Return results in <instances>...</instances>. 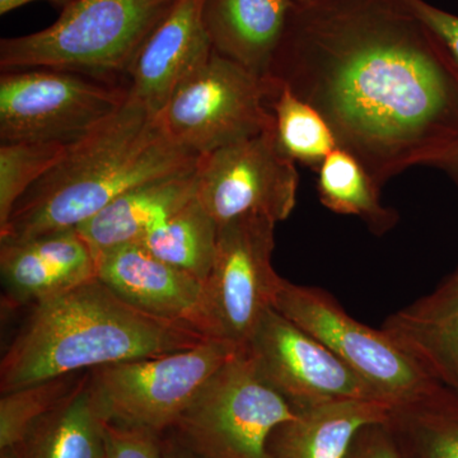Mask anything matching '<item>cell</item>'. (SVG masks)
Here are the masks:
<instances>
[{"mask_svg": "<svg viewBox=\"0 0 458 458\" xmlns=\"http://www.w3.org/2000/svg\"><path fill=\"white\" fill-rule=\"evenodd\" d=\"M379 189L458 144V64L408 0L295 3L269 73Z\"/></svg>", "mask_w": 458, "mask_h": 458, "instance_id": "6da1fadb", "label": "cell"}, {"mask_svg": "<svg viewBox=\"0 0 458 458\" xmlns=\"http://www.w3.org/2000/svg\"><path fill=\"white\" fill-rule=\"evenodd\" d=\"M198 155L171 140L157 114L129 93L116 113L41 177L0 228V242L75 229L132 188L197 170Z\"/></svg>", "mask_w": 458, "mask_h": 458, "instance_id": "7a4b0ae2", "label": "cell"}, {"mask_svg": "<svg viewBox=\"0 0 458 458\" xmlns=\"http://www.w3.org/2000/svg\"><path fill=\"white\" fill-rule=\"evenodd\" d=\"M207 339L134 309L96 276L32 306L3 355L0 391L182 351Z\"/></svg>", "mask_w": 458, "mask_h": 458, "instance_id": "3957f363", "label": "cell"}, {"mask_svg": "<svg viewBox=\"0 0 458 458\" xmlns=\"http://www.w3.org/2000/svg\"><path fill=\"white\" fill-rule=\"evenodd\" d=\"M177 0H74L47 29L2 38L0 69L49 68L126 75Z\"/></svg>", "mask_w": 458, "mask_h": 458, "instance_id": "277c9868", "label": "cell"}, {"mask_svg": "<svg viewBox=\"0 0 458 458\" xmlns=\"http://www.w3.org/2000/svg\"><path fill=\"white\" fill-rule=\"evenodd\" d=\"M240 349L218 339L192 348L89 370L102 420L161 434L174 429L203 386Z\"/></svg>", "mask_w": 458, "mask_h": 458, "instance_id": "5b68a950", "label": "cell"}, {"mask_svg": "<svg viewBox=\"0 0 458 458\" xmlns=\"http://www.w3.org/2000/svg\"><path fill=\"white\" fill-rule=\"evenodd\" d=\"M295 415L242 348L210 377L171 430L201 458H269L271 434Z\"/></svg>", "mask_w": 458, "mask_h": 458, "instance_id": "8992f818", "label": "cell"}, {"mask_svg": "<svg viewBox=\"0 0 458 458\" xmlns=\"http://www.w3.org/2000/svg\"><path fill=\"white\" fill-rule=\"evenodd\" d=\"M270 81L213 51L157 114L174 143L199 157L273 131Z\"/></svg>", "mask_w": 458, "mask_h": 458, "instance_id": "52a82bcc", "label": "cell"}, {"mask_svg": "<svg viewBox=\"0 0 458 458\" xmlns=\"http://www.w3.org/2000/svg\"><path fill=\"white\" fill-rule=\"evenodd\" d=\"M129 87L108 78L33 68L0 75V143H73L116 113Z\"/></svg>", "mask_w": 458, "mask_h": 458, "instance_id": "ba28073f", "label": "cell"}, {"mask_svg": "<svg viewBox=\"0 0 458 458\" xmlns=\"http://www.w3.org/2000/svg\"><path fill=\"white\" fill-rule=\"evenodd\" d=\"M276 225L265 216H245L219 225L201 304L203 331L210 339L245 348L274 306L282 279L273 267Z\"/></svg>", "mask_w": 458, "mask_h": 458, "instance_id": "9c48e42d", "label": "cell"}, {"mask_svg": "<svg viewBox=\"0 0 458 458\" xmlns=\"http://www.w3.org/2000/svg\"><path fill=\"white\" fill-rule=\"evenodd\" d=\"M273 307L324 344L394 405L436 384L382 328L375 330L352 318L324 289L282 278Z\"/></svg>", "mask_w": 458, "mask_h": 458, "instance_id": "30bf717a", "label": "cell"}, {"mask_svg": "<svg viewBox=\"0 0 458 458\" xmlns=\"http://www.w3.org/2000/svg\"><path fill=\"white\" fill-rule=\"evenodd\" d=\"M197 197L219 225L245 216L279 223L297 204V165L283 155L273 131L200 156Z\"/></svg>", "mask_w": 458, "mask_h": 458, "instance_id": "8fae6325", "label": "cell"}, {"mask_svg": "<svg viewBox=\"0 0 458 458\" xmlns=\"http://www.w3.org/2000/svg\"><path fill=\"white\" fill-rule=\"evenodd\" d=\"M245 349L262 378L295 411L334 401L391 403L324 344L274 307L264 313Z\"/></svg>", "mask_w": 458, "mask_h": 458, "instance_id": "7c38bea8", "label": "cell"}, {"mask_svg": "<svg viewBox=\"0 0 458 458\" xmlns=\"http://www.w3.org/2000/svg\"><path fill=\"white\" fill-rule=\"evenodd\" d=\"M96 258V276L134 309L203 334L204 283L153 255L140 242L114 247ZM208 337V336H207Z\"/></svg>", "mask_w": 458, "mask_h": 458, "instance_id": "4fadbf2b", "label": "cell"}, {"mask_svg": "<svg viewBox=\"0 0 458 458\" xmlns=\"http://www.w3.org/2000/svg\"><path fill=\"white\" fill-rule=\"evenodd\" d=\"M203 2L177 0L129 66V93L153 114H158L174 90L212 56Z\"/></svg>", "mask_w": 458, "mask_h": 458, "instance_id": "5bb4252c", "label": "cell"}, {"mask_svg": "<svg viewBox=\"0 0 458 458\" xmlns=\"http://www.w3.org/2000/svg\"><path fill=\"white\" fill-rule=\"evenodd\" d=\"M8 307L35 306L96 278V258L77 229L0 242Z\"/></svg>", "mask_w": 458, "mask_h": 458, "instance_id": "9a60e30c", "label": "cell"}, {"mask_svg": "<svg viewBox=\"0 0 458 458\" xmlns=\"http://www.w3.org/2000/svg\"><path fill=\"white\" fill-rule=\"evenodd\" d=\"M381 328L433 381L458 394V267Z\"/></svg>", "mask_w": 458, "mask_h": 458, "instance_id": "2e32d148", "label": "cell"}, {"mask_svg": "<svg viewBox=\"0 0 458 458\" xmlns=\"http://www.w3.org/2000/svg\"><path fill=\"white\" fill-rule=\"evenodd\" d=\"M294 0H204L203 23L213 50L267 77Z\"/></svg>", "mask_w": 458, "mask_h": 458, "instance_id": "e0dca14e", "label": "cell"}, {"mask_svg": "<svg viewBox=\"0 0 458 458\" xmlns=\"http://www.w3.org/2000/svg\"><path fill=\"white\" fill-rule=\"evenodd\" d=\"M394 403L379 400H344L297 411L274 430L269 458H346L358 434L387 423Z\"/></svg>", "mask_w": 458, "mask_h": 458, "instance_id": "ac0fdd59", "label": "cell"}, {"mask_svg": "<svg viewBox=\"0 0 458 458\" xmlns=\"http://www.w3.org/2000/svg\"><path fill=\"white\" fill-rule=\"evenodd\" d=\"M197 194L195 171L143 183L111 201L77 229L93 255L140 242Z\"/></svg>", "mask_w": 458, "mask_h": 458, "instance_id": "d6986e66", "label": "cell"}, {"mask_svg": "<svg viewBox=\"0 0 458 458\" xmlns=\"http://www.w3.org/2000/svg\"><path fill=\"white\" fill-rule=\"evenodd\" d=\"M105 427L87 372L73 393L30 428L16 450L21 458H106Z\"/></svg>", "mask_w": 458, "mask_h": 458, "instance_id": "ffe728a7", "label": "cell"}, {"mask_svg": "<svg viewBox=\"0 0 458 458\" xmlns=\"http://www.w3.org/2000/svg\"><path fill=\"white\" fill-rule=\"evenodd\" d=\"M386 427L399 433L411 458H458V394L436 382L394 403Z\"/></svg>", "mask_w": 458, "mask_h": 458, "instance_id": "44dd1931", "label": "cell"}, {"mask_svg": "<svg viewBox=\"0 0 458 458\" xmlns=\"http://www.w3.org/2000/svg\"><path fill=\"white\" fill-rule=\"evenodd\" d=\"M316 172L319 201L328 210L358 216L376 236L396 227L399 213L382 203V189L351 153L337 147Z\"/></svg>", "mask_w": 458, "mask_h": 458, "instance_id": "7402d4cb", "label": "cell"}, {"mask_svg": "<svg viewBox=\"0 0 458 458\" xmlns=\"http://www.w3.org/2000/svg\"><path fill=\"white\" fill-rule=\"evenodd\" d=\"M219 225L197 197L149 232L141 245L177 269L205 282L216 258Z\"/></svg>", "mask_w": 458, "mask_h": 458, "instance_id": "603a6c76", "label": "cell"}, {"mask_svg": "<svg viewBox=\"0 0 458 458\" xmlns=\"http://www.w3.org/2000/svg\"><path fill=\"white\" fill-rule=\"evenodd\" d=\"M267 98L274 119V135L283 155L295 165L318 171L337 143L321 114L291 89L270 80Z\"/></svg>", "mask_w": 458, "mask_h": 458, "instance_id": "cb8c5ba5", "label": "cell"}, {"mask_svg": "<svg viewBox=\"0 0 458 458\" xmlns=\"http://www.w3.org/2000/svg\"><path fill=\"white\" fill-rule=\"evenodd\" d=\"M71 144V143H69ZM68 143H0V228L7 225L18 200L63 158Z\"/></svg>", "mask_w": 458, "mask_h": 458, "instance_id": "d4e9b609", "label": "cell"}, {"mask_svg": "<svg viewBox=\"0 0 458 458\" xmlns=\"http://www.w3.org/2000/svg\"><path fill=\"white\" fill-rule=\"evenodd\" d=\"M82 373L57 377L2 394L0 450L16 447L30 428L55 409L82 382Z\"/></svg>", "mask_w": 458, "mask_h": 458, "instance_id": "484cf974", "label": "cell"}, {"mask_svg": "<svg viewBox=\"0 0 458 458\" xmlns=\"http://www.w3.org/2000/svg\"><path fill=\"white\" fill-rule=\"evenodd\" d=\"M106 458H165L161 436L152 430L106 424Z\"/></svg>", "mask_w": 458, "mask_h": 458, "instance_id": "4316f807", "label": "cell"}, {"mask_svg": "<svg viewBox=\"0 0 458 458\" xmlns=\"http://www.w3.org/2000/svg\"><path fill=\"white\" fill-rule=\"evenodd\" d=\"M418 17L445 45L458 64V16L430 4L427 0H408Z\"/></svg>", "mask_w": 458, "mask_h": 458, "instance_id": "83f0119b", "label": "cell"}, {"mask_svg": "<svg viewBox=\"0 0 458 458\" xmlns=\"http://www.w3.org/2000/svg\"><path fill=\"white\" fill-rule=\"evenodd\" d=\"M346 458H401L385 424L364 428Z\"/></svg>", "mask_w": 458, "mask_h": 458, "instance_id": "f1b7e54d", "label": "cell"}, {"mask_svg": "<svg viewBox=\"0 0 458 458\" xmlns=\"http://www.w3.org/2000/svg\"><path fill=\"white\" fill-rule=\"evenodd\" d=\"M161 442L165 458H201L174 432L161 438Z\"/></svg>", "mask_w": 458, "mask_h": 458, "instance_id": "f546056e", "label": "cell"}, {"mask_svg": "<svg viewBox=\"0 0 458 458\" xmlns=\"http://www.w3.org/2000/svg\"><path fill=\"white\" fill-rule=\"evenodd\" d=\"M430 167L441 170L458 186V144L439 157Z\"/></svg>", "mask_w": 458, "mask_h": 458, "instance_id": "4dcf8cb0", "label": "cell"}, {"mask_svg": "<svg viewBox=\"0 0 458 458\" xmlns=\"http://www.w3.org/2000/svg\"><path fill=\"white\" fill-rule=\"evenodd\" d=\"M33 2H47L50 3V4L55 5L57 8L64 9L66 5L73 3L74 0H0V14L4 16V14H8L9 12L16 11V9Z\"/></svg>", "mask_w": 458, "mask_h": 458, "instance_id": "1f68e13d", "label": "cell"}, {"mask_svg": "<svg viewBox=\"0 0 458 458\" xmlns=\"http://www.w3.org/2000/svg\"><path fill=\"white\" fill-rule=\"evenodd\" d=\"M0 458H21L16 447L4 448L0 450Z\"/></svg>", "mask_w": 458, "mask_h": 458, "instance_id": "d6a6232c", "label": "cell"}, {"mask_svg": "<svg viewBox=\"0 0 458 458\" xmlns=\"http://www.w3.org/2000/svg\"><path fill=\"white\" fill-rule=\"evenodd\" d=\"M295 3L304 2V0H294Z\"/></svg>", "mask_w": 458, "mask_h": 458, "instance_id": "836d02e7", "label": "cell"}]
</instances>
